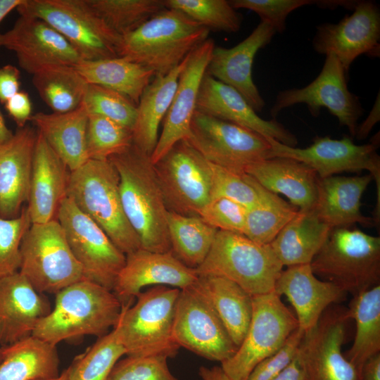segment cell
Segmentation results:
<instances>
[{
  "label": "cell",
  "instance_id": "34",
  "mask_svg": "<svg viewBox=\"0 0 380 380\" xmlns=\"http://www.w3.org/2000/svg\"><path fill=\"white\" fill-rule=\"evenodd\" d=\"M196 283L239 348L251 322L252 296L234 281L220 276H198Z\"/></svg>",
  "mask_w": 380,
  "mask_h": 380
},
{
  "label": "cell",
  "instance_id": "21",
  "mask_svg": "<svg viewBox=\"0 0 380 380\" xmlns=\"http://www.w3.org/2000/svg\"><path fill=\"white\" fill-rule=\"evenodd\" d=\"M126 255L113 292L122 304L147 286L165 285L184 289L193 286L198 276L196 269L183 264L172 251L158 253L139 248Z\"/></svg>",
  "mask_w": 380,
  "mask_h": 380
},
{
  "label": "cell",
  "instance_id": "43",
  "mask_svg": "<svg viewBox=\"0 0 380 380\" xmlns=\"http://www.w3.org/2000/svg\"><path fill=\"white\" fill-rule=\"evenodd\" d=\"M166 8L183 13L210 31L234 33L243 18L227 0H164Z\"/></svg>",
  "mask_w": 380,
  "mask_h": 380
},
{
  "label": "cell",
  "instance_id": "17",
  "mask_svg": "<svg viewBox=\"0 0 380 380\" xmlns=\"http://www.w3.org/2000/svg\"><path fill=\"white\" fill-rule=\"evenodd\" d=\"M330 307L317 324L304 333L297 357L309 380H361L357 369L341 351L349 319L346 310Z\"/></svg>",
  "mask_w": 380,
  "mask_h": 380
},
{
  "label": "cell",
  "instance_id": "31",
  "mask_svg": "<svg viewBox=\"0 0 380 380\" xmlns=\"http://www.w3.org/2000/svg\"><path fill=\"white\" fill-rule=\"evenodd\" d=\"M188 56L167 74L155 75L137 105V118L132 130L133 144L150 156L156 146L160 122L169 110Z\"/></svg>",
  "mask_w": 380,
  "mask_h": 380
},
{
  "label": "cell",
  "instance_id": "22",
  "mask_svg": "<svg viewBox=\"0 0 380 380\" xmlns=\"http://www.w3.org/2000/svg\"><path fill=\"white\" fill-rule=\"evenodd\" d=\"M196 110L288 146L296 147L298 144L296 137L276 119L261 118L236 89L207 72L200 86Z\"/></svg>",
  "mask_w": 380,
  "mask_h": 380
},
{
  "label": "cell",
  "instance_id": "55",
  "mask_svg": "<svg viewBox=\"0 0 380 380\" xmlns=\"http://www.w3.org/2000/svg\"><path fill=\"white\" fill-rule=\"evenodd\" d=\"M361 380H380V353L369 358L364 365Z\"/></svg>",
  "mask_w": 380,
  "mask_h": 380
},
{
  "label": "cell",
  "instance_id": "6",
  "mask_svg": "<svg viewBox=\"0 0 380 380\" xmlns=\"http://www.w3.org/2000/svg\"><path fill=\"white\" fill-rule=\"evenodd\" d=\"M310 265L315 275L356 295L380 285V237L334 228Z\"/></svg>",
  "mask_w": 380,
  "mask_h": 380
},
{
  "label": "cell",
  "instance_id": "58",
  "mask_svg": "<svg viewBox=\"0 0 380 380\" xmlns=\"http://www.w3.org/2000/svg\"><path fill=\"white\" fill-rule=\"evenodd\" d=\"M14 133L6 125L4 118L0 111V148L8 144Z\"/></svg>",
  "mask_w": 380,
  "mask_h": 380
},
{
  "label": "cell",
  "instance_id": "36",
  "mask_svg": "<svg viewBox=\"0 0 380 380\" xmlns=\"http://www.w3.org/2000/svg\"><path fill=\"white\" fill-rule=\"evenodd\" d=\"M346 314L355 320L356 333L344 356L361 374L365 362L380 353V285L354 295Z\"/></svg>",
  "mask_w": 380,
  "mask_h": 380
},
{
  "label": "cell",
  "instance_id": "9",
  "mask_svg": "<svg viewBox=\"0 0 380 380\" xmlns=\"http://www.w3.org/2000/svg\"><path fill=\"white\" fill-rule=\"evenodd\" d=\"M20 253L18 272L39 293H57L84 279L56 219L32 224L23 238Z\"/></svg>",
  "mask_w": 380,
  "mask_h": 380
},
{
  "label": "cell",
  "instance_id": "37",
  "mask_svg": "<svg viewBox=\"0 0 380 380\" xmlns=\"http://www.w3.org/2000/svg\"><path fill=\"white\" fill-rule=\"evenodd\" d=\"M167 222L172 252L186 266L196 269L206 258L218 229L199 216L171 211Z\"/></svg>",
  "mask_w": 380,
  "mask_h": 380
},
{
  "label": "cell",
  "instance_id": "45",
  "mask_svg": "<svg viewBox=\"0 0 380 380\" xmlns=\"http://www.w3.org/2000/svg\"><path fill=\"white\" fill-rule=\"evenodd\" d=\"M31 224L26 206L16 217H0V278L19 271L20 244Z\"/></svg>",
  "mask_w": 380,
  "mask_h": 380
},
{
  "label": "cell",
  "instance_id": "25",
  "mask_svg": "<svg viewBox=\"0 0 380 380\" xmlns=\"http://www.w3.org/2000/svg\"><path fill=\"white\" fill-rule=\"evenodd\" d=\"M274 292L288 298L295 310L298 328L304 333L317 324L328 308L344 300L347 294L338 285L318 279L310 264L283 270Z\"/></svg>",
  "mask_w": 380,
  "mask_h": 380
},
{
  "label": "cell",
  "instance_id": "24",
  "mask_svg": "<svg viewBox=\"0 0 380 380\" xmlns=\"http://www.w3.org/2000/svg\"><path fill=\"white\" fill-rule=\"evenodd\" d=\"M51 310L49 301L19 272L0 278V345H12L32 335Z\"/></svg>",
  "mask_w": 380,
  "mask_h": 380
},
{
  "label": "cell",
  "instance_id": "12",
  "mask_svg": "<svg viewBox=\"0 0 380 380\" xmlns=\"http://www.w3.org/2000/svg\"><path fill=\"white\" fill-rule=\"evenodd\" d=\"M185 140L209 163L239 174L272 158V146L263 136L196 110Z\"/></svg>",
  "mask_w": 380,
  "mask_h": 380
},
{
  "label": "cell",
  "instance_id": "8",
  "mask_svg": "<svg viewBox=\"0 0 380 380\" xmlns=\"http://www.w3.org/2000/svg\"><path fill=\"white\" fill-rule=\"evenodd\" d=\"M16 10L20 15L48 23L82 60L120 57L122 37L104 23L87 0H23Z\"/></svg>",
  "mask_w": 380,
  "mask_h": 380
},
{
  "label": "cell",
  "instance_id": "38",
  "mask_svg": "<svg viewBox=\"0 0 380 380\" xmlns=\"http://www.w3.org/2000/svg\"><path fill=\"white\" fill-rule=\"evenodd\" d=\"M32 82L42 100L56 113L77 108L88 84L75 66L68 65L46 67L33 74Z\"/></svg>",
  "mask_w": 380,
  "mask_h": 380
},
{
  "label": "cell",
  "instance_id": "23",
  "mask_svg": "<svg viewBox=\"0 0 380 380\" xmlns=\"http://www.w3.org/2000/svg\"><path fill=\"white\" fill-rule=\"evenodd\" d=\"M276 32L267 22L260 21L252 32L232 48L215 46L206 72L236 89L257 113L265 106L252 77L255 54L267 46Z\"/></svg>",
  "mask_w": 380,
  "mask_h": 380
},
{
  "label": "cell",
  "instance_id": "10",
  "mask_svg": "<svg viewBox=\"0 0 380 380\" xmlns=\"http://www.w3.org/2000/svg\"><path fill=\"white\" fill-rule=\"evenodd\" d=\"M246 334L236 353L221 362L231 380H247L254 367L277 353L298 328L297 319L275 292L252 296Z\"/></svg>",
  "mask_w": 380,
  "mask_h": 380
},
{
  "label": "cell",
  "instance_id": "18",
  "mask_svg": "<svg viewBox=\"0 0 380 380\" xmlns=\"http://www.w3.org/2000/svg\"><path fill=\"white\" fill-rule=\"evenodd\" d=\"M351 15L338 23L317 27L312 40L314 50L325 56L335 55L348 74L351 63L359 56L380 55V10L371 1H357Z\"/></svg>",
  "mask_w": 380,
  "mask_h": 380
},
{
  "label": "cell",
  "instance_id": "27",
  "mask_svg": "<svg viewBox=\"0 0 380 380\" xmlns=\"http://www.w3.org/2000/svg\"><path fill=\"white\" fill-rule=\"evenodd\" d=\"M37 132L26 125L0 148V217H18L27 202Z\"/></svg>",
  "mask_w": 380,
  "mask_h": 380
},
{
  "label": "cell",
  "instance_id": "35",
  "mask_svg": "<svg viewBox=\"0 0 380 380\" xmlns=\"http://www.w3.org/2000/svg\"><path fill=\"white\" fill-rule=\"evenodd\" d=\"M75 68L88 84L118 91L137 105L155 76L152 70L124 57L82 60Z\"/></svg>",
  "mask_w": 380,
  "mask_h": 380
},
{
  "label": "cell",
  "instance_id": "53",
  "mask_svg": "<svg viewBox=\"0 0 380 380\" xmlns=\"http://www.w3.org/2000/svg\"><path fill=\"white\" fill-rule=\"evenodd\" d=\"M379 94H378L372 110L366 120L360 125V127H357L355 137H356L358 140L365 139L369 134L374 125L379 121Z\"/></svg>",
  "mask_w": 380,
  "mask_h": 380
},
{
  "label": "cell",
  "instance_id": "28",
  "mask_svg": "<svg viewBox=\"0 0 380 380\" xmlns=\"http://www.w3.org/2000/svg\"><path fill=\"white\" fill-rule=\"evenodd\" d=\"M373 180L369 174L318 177L315 213L331 229L350 227L356 223L367 227L374 226L373 218L365 216L360 210L362 196Z\"/></svg>",
  "mask_w": 380,
  "mask_h": 380
},
{
  "label": "cell",
  "instance_id": "59",
  "mask_svg": "<svg viewBox=\"0 0 380 380\" xmlns=\"http://www.w3.org/2000/svg\"><path fill=\"white\" fill-rule=\"evenodd\" d=\"M45 380H69V369L68 367L63 370L57 377L45 379Z\"/></svg>",
  "mask_w": 380,
  "mask_h": 380
},
{
  "label": "cell",
  "instance_id": "1",
  "mask_svg": "<svg viewBox=\"0 0 380 380\" xmlns=\"http://www.w3.org/2000/svg\"><path fill=\"white\" fill-rule=\"evenodd\" d=\"M109 160L120 178V195L125 216L139 238L141 248L172 251L166 208L150 156L132 144Z\"/></svg>",
  "mask_w": 380,
  "mask_h": 380
},
{
  "label": "cell",
  "instance_id": "16",
  "mask_svg": "<svg viewBox=\"0 0 380 380\" xmlns=\"http://www.w3.org/2000/svg\"><path fill=\"white\" fill-rule=\"evenodd\" d=\"M347 75L337 57L327 54L321 72L312 82L303 88L289 89L277 94L270 110L272 119H276L284 108L298 103L306 104L313 117L319 115L322 108H327L339 125L346 127L355 137L364 109L359 98L348 89Z\"/></svg>",
  "mask_w": 380,
  "mask_h": 380
},
{
  "label": "cell",
  "instance_id": "26",
  "mask_svg": "<svg viewBox=\"0 0 380 380\" xmlns=\"http://www.w3.org/2000/svg\"><path fill=\"white\" fill-rule=\"evenodd\" d=\"M70 170L37 132L27 208L32 224L56 219L67 197Z\"/></svg>",
  "mask_w": 380,
  "mask_h": 380
},
{
  "label": "cell",
  "instance_id": "11",
  "mask_svg": "<svg viewBox=\"0 0 380 380\" xmlns=\"http://www.w3.org/2000/svg\"><path fill=\"white\" fill-rule=\"evenodd\" d=\"M168 211L199 216L213 198V170L186 140L175 144L153 164Z\"/></svg>",
  "mask_w": 380,
  "mask_h": 380
},
{
  "label": "cell",
  "instance_id": "4",
  "mask_svg": "<svg viewBox=\"0 0 380 380\" xmlns=\"http://www.w3.org/2000/svg\"><path fill=\"white\" fill-rule=\"evenodd\" d=\"M118 173L109 160H88L70 172L67 197L125 255L141 248L123 210Z\"/></svg>",
  "mask_w": 380,
  "mask_h": 380
},
{
  "label": "cell",
  "instance_id": "57",
  "mask_svg": "<svg viewBox=\"0 0 380 380\" xmlns=\"http://www.w3.org/2000/svg\"><path fill=\"white\" fill-rule=\"evenodd\" d=\"M23 0H0V23L13 9L21 4Z\"/></svg>",
  "mask_w": 380,
  "mask_h": 380
},
{
  "label": "cell",
  "instance_id": "40",
  "mask_svg": "<svg viewBox=\"0 0 380 380\" xmlns=\"http://www.w3.org/2000/svg\"><path fill=\"white\" fill-rule=\"evenodd\" d=\"M96 13L121 37L165 9L164 0H87Z\"/></svg>",
  "mask_w": 380,
  "mask_h": 380
},
{
  "label": "cell",
  "instance_id": "51",
  "mask_svg": "<svg viewBox=\"0 0 380 380\" xmlns=\"http://www.w3.org/2000/svg\"><path fill=\"white\" fill-rule=\"evenodd\" d=\"M5 108L8 115L15 121L18 128H23L30 120L32 103L27 92L20 91L5 103Z\"/></svg>",
  "mask_w": 380,
  "mask_h": 380
},
{
  "label": "cell",
  "instance_id": "20",
  "mask_svg": "<svg viewBox=\"0 0 380 380\" xmlns=\"http://www.w3.org/2000/svg\"><path fill=\"white\" fill-rule=\"evenodd\" d=\"M215 46L214 41L208 38L189 55L163 120L162 132L150 156L153 164L161 159L175 144L188 137L200 86Z\"/></svg>",
  "mask_w": 380,
  "mask_h": 380
},
{
  "label": "cell",
  "instance_id": "2",
  "mask_svg": "<svg viewBox=\"0 0 380 380\" xmlns=\"http://www.w3.org/2000/svg\"><path fill=\"white\" fill-rule=\"evenodd\" d=\"M122 308L112 291L82 279L56 293L53 309L38 322L32 336L55 346L84 335L100 338L117 324Z\"/></svg>",
  "mask_w": 380,
  "mask_h": 380
},
{
  "label": "cell",
  "instance_id": "46",
  "mask_svg": "<svg viewBox=\"0 0 380 380\" xmlns=\"http://www.w3.org/2000/svg\"><path fill=\"white\" fill-rule=\"evenodd\" d=\"M163 355L131 357L118 360L108 380H178Z\"/></svg>",
  "mask_w": 380,
  "mask_h": 380
},
{
  "label": "cell",
  "instance_id": "60",
  "mask_svg": "<svg viewBox=\"0 0 380 380\" xmlns=\"http://www.w3.org/2000/svg\"><path fill=\"white\" fill-rule=\"evenodd\" d=\"M3 360V350L2 348L0 347V363Z\"/></svg>",
  "mask_w": 380,
  "mask_h": 380
},
{
  "label": "cell",
  "instance_id": "50",
  "mask_svg": "<svg viewBox=\"0 0 380 380\" xmlns=\"http://www.w3.org/2000/svg\"><path fill=\"white\" fill-rule=\"evenodd\" d=\"M304 332L298 328L277 353L264 359L254 367L247 380L275 379L296 356Z\"/></svg>",
  "mask_w": 380,
  "mask_h": 380
},
{
  "label": "cell",
  "instance_id": "13",
  "mask_svg": "<svg viewBox=\"0 0 380 380\" xmlns=\"http://www.w3.org/2000/svg\"><path fill=\"white\" fill-rule=\"evenodd\" d=\"M84 279L112 291L126 255L104 231L66 197L56 215Z\"/></svg>",
  "mask_w": 380,
  "mask_h": 380
},
{
  "label": "cell",
  "instance_id": "54",
  "mask_svg": "<svg viewBox=\"0 0 380 380\" xmlns=\"http://www.w3.org/2000/svg\"><path fill=\"white\" fill-rule=\"evenodd\" d=\"M273 380H309V379L296 355L292 361Z\"/></svg>",
  "mask_w": 380,
  "mask_h": 380
},
{
  "label": "cell",
  "instance_id": "48",
  "mask_svg": "<svg viewBox=\"0 0 380 380\" xmlns=\"http://www.w3.org/2000/svg\"><path fill=\"white\" fill-rule=\"evenodd\" d=\"M248 208L231 199H212L200 213L205 222L218 230L243 235Z\"/></svg>",
  "mask_w": 380,
  "mask_h": 380
},
{
  "label": "cell",
  "instance_id": "52",
  "mask_svg": "<svg viewBox=\"0 0 380 380\" xmlns=\"http://www.w3.org/2000/svg\"><path fill=\"white\" fill-rule=\"evenodd\" d=\"M20 72L14 65L0 67V103L4 104L20 91Z\"/></svg>",
  "mask_w": 380,
  "mask_h": 380
},
{
  "label": "cell",
  "instance_id": "49",
  "mask_svg": "<svg viewBox=\"0 0 380 380\" xmlns=\"http://www.w3.org/2000/svg\"><path fill=\"white\" fill-rule=\"evenodd\" d=\"M234 9L243 8L257 13L261 21L268 23L276 32L286 29V20L293 11L309 4H317L318 1L310 0H231Z\"/></svg>",
  "mask_w": 380,
  "mask_h": 380
},
{
  "label": "cell",
  "instance_id": "14",
  "mask_svg": "<svg viewBox=\"0 0 380 380\" xmlns=\"http://www.w3.org/2000/svg\"><path fill=\"white\" fill-rule=\"evenodd\" d=\"M376 134L370 143L357 145L351 137L334 139L329 137H317L312 144L304 148L284 145L269 139L272 158H293L311 167L319 178L334 176L343 172L367 170L376 182L377 202L373 217L379 223L380 217V157L376 153L379 137Z\"/></svg>",
  "mask_w": 380,
  "mask_h": 380
},
{
  "label": "cell",
  "instance_id": "42",
  "mask_svg": "<svg viewBox=\"0 0 380 380\" xmlns=\"http://www.w3.org/2000/svg\"><path fill=\"white\" fill-rule=\"evenodd\" d=\"M133 144L132 132L110 119L89 114L86 150L89 160H107Z\"/></svg>",
  "mask_w": 380,
  "mask_h": 380
},
{
  "label": "cell",
  "instance_id": "56",
  "mask_svg": "<svg viewBox=\"0 0 380 380\" xmlns=\"http://www.w3.org/2000/svg\"><path fill=\"white\" fill-rule=\"evenodd\" d=\"M198 374L203 380H231L220 366L210 368L201 366L199 368Z\"/></svg>",
  "mask_w": 380,
  "mask_h": 380
},
{
  "label": "cell",
  "instance_id": "47",
  "mask_svg": "<svg viewBox=\"0 0 380 380\" xmlns=\"http://www.w3.org/2000/svg\"><path fill=\"white\" fill-rule=\"evenodd\" d=\"M211 164L213 170V198H227L248 209L258 201V192L247 174H239Z\"/></svg>",
  "mask_w": 380,
  "mask_h": 380
},
{
  "label": "cell",
  "instance_id": "19",
  "mask_svg": "<svg viewBox=\"0 0 380 380\" xmlns=\"http://www.w3.org/2000/svg\"><path fill=\"white\" fill-rule=\"evenodd\" d=\"M0 48L15 53L19 66L30 74L51 65H76L82 58L48 23L20 15L13 27L0 33Z\"/></svg>",
  "mask_w": 380,
  "mask_h": 380
},
{
  "label": "cell",
  "instance_id": "29",
  "mask_svg": "<svg viewBox=\"0 0 380 380\" xmlns=\"http://www.w3.org/2000/svg\"><path fill=\"white\" fill-rule=\"evenodd\" d=\"M245 173L270 191L287 197L300 210L313 209L318 175L305 163L276 156L249 165Z\"/></svg>",
  "mask_w": 380,
  "mask_h": 380
},
{
  "label": "cell",
  "instance_id": "15",
  "mask_svg": "<svg viewBox=\"0 0 380 380\" xmlns=\"http://www.w3.org/2000/svg\"><path fill=\"white\" fill-rule=\"evenodd\" d=\"M196 282L180 289L175 314L173 338L179 347L221 363L231 357L238 347Z\"/></svg>",
  "mask_w": 380,
  "mask_h": 380
},
{
  "label": "cell",
  "instance_id": "32",
  "mask_svg": "<svg viewBox=\"0 0 380 380\" xmlns=\"http://www.w3.org/2000/svg\"><path fill=\"white\" fill-rule=\"evenodd\" d=\"M331 229L313 209L299 210L270 245L283 266L310 264Z\"/></svg>",
  "mask_w": 380,
  "mask_h": 380
},
{
  "label": "cell",
  "instance_id": "44",
  "mask_svg": "<svg viewBox=\"0 0 380 380\" xmlns=\"http://www.w3.org/2000/svg\"><path fill=\"white\" fill-rule=\"evenodd\" d=\"M82 104L88 114L107 118L132 130L137 104L125 95L110 88L88 84Z\"/></svg>",
  "mask_w": 380,
  "mask_h": 380
},
{
  "label": "cell",
  "instance_id": "30",
  "mask_svg": "<svg viewBox=\"0 0 380 380\" xmlns=\"http://www.w3.org/2000/svg\"><path fill=\"white\" fill-rule=\"evenodd\" d=\"M89 114L81 104L63 113H37L30 120L49 146L73 171L89 159L86 150V132Z\"/></svg>",
  "mask_w": 380,
  "mask_h": 380
},
{
  "label": "cell",
  "instance_id": "33",
  "mask_svg": "<svg viewBox=\"0 0 380 380\" xmlns=\"http://www.w3.org/2000/svg\"><path fill=\"white\" fill-rule=\"evenodd\" d=\"M56 346L34 336L1 347L0 380H45L57 377L60 360Z\"/></svg>",
  "mask_w": 380,
  "mask_h": 380
},
{
  "label": "cell",
  "instance_id": "3",
  "mask_svg": "<svg viewBox=\"0 0 380 380\" xmlns=\"http://www.w3.org/2000/svg\"><path fill=\"white\" fill-rule=\"evenodd\" d=\"M210 30L179 11L165 8L122 36L119 56L165 75L208 39Z\"/></svg>",
  "mask_w": 380,
  "mask_h": 380
},
{
  "label": "cell",
  "instance_id": "5",
  "mask_svg": "<svg viewBox=\"0 0 380 380\" xmlns=\"http://www.w3.org/2000/svg\"><path fill=\"white\" fill-rule=\"evenodd\" d=\"M179 293V289L156 285L139 293L134 306L122 304L113 328L127 356L177 355L180 347L173 338V324Z\"/></svg>",
  "mask_w": 380,
  "mask_h": 380
},
{
  "label": "cell",
  "instance_id": "7",
  "mask_svg": "<svg viewBox=\"0 0 380 380\" xmlns=\"http://www.w3.org/2000/svg\"><path fill=\"white\" fill-rule=\"evenodd\" d=\"M283 267L270 244L218 230L206 258L196 271L198 276L225 277L254 296L274 292Z\"/></svg>",
  "mask_w": 380,
  "mask_h": 380
},
{
  "label": "cell",
  "instance_id": "39",
  "mask_svg": "<svg viewBox=\"0 0 380 380\" xmlns=\"http://www.w3.org/2000/svg\"><path fill=\"white\" fill-rule=\"evenodd\" d=\"M251 178L258 197L248 209L243 235L258 243L270 244L299 209Z\"/></svg>",
  "mask_w": 380,
  "mask_h": 380
},
{
  "label": "cell",
  "instance_id": "41",
  "mask_svg": "<svg viewBox=\"0 0 380 380\" xmlns=\"http://www.w3.org/2000/svg\"><path fill=\"white\" fill-rule=\"evenodd\" d=\"M126 355L115 328L100 337L68 367L69 380H108L119 359Z\"/></svg>",
  "mask_w": 380,
  "mask_h": 380
}]
</instances>
